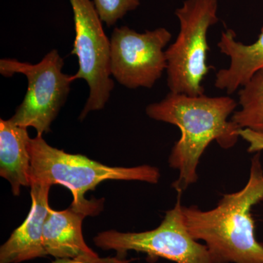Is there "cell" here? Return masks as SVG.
I'll use <instances>...</instances> for the list:
<instances>
[{
    "label": "cell",
    "instance_id": "6da1fadb",
    "mask_svg": "<svg viewBox=\"0 0 263 263\" xmlns=\"http://www.w3.org/2000/svg\"><path fill=\"white\" fill-rule=\"evenodd\" d=\"M238 105L230 97L170 92L159 103L146 107L151 119L174 124L181 131L168 159L170 167L179 171V177L172 184L178 194L197 182L199 162L212 142H217L224 149L236 144L240 128L228 118Z\"/></svg>",
    "mask_w": 263,
    "mask_h": 263
},
{
    "label": "cell",
    "instance_id": "7a4b0ae2",
    "mask_svg": "<svg viewBox=\"0 0 263 263\" xmlns=\"http://www.w3.org/2000/svg\"><path fill=\"white\" fill-rule=\"evenodd\" d=\"M263 200L260 152L251 162L247 184L236 193L224 194L211 210L183 206L185 226L194 239L202 240L213 263H263V245L256 238L254 205Z\"/></svg>",
    "mask_w": 263,
    "mask_h": 263
},
{
    "label": "cell",
    "instance_id": "3957f363",
    "mask_svg": "<svg viewBox=\"0 0 263 263\" xmlns=\"http://www.w3.org/2000/svg\"><path fill=\"white\" fill-rule=\"evenodd\" d=\"M30 179L32 181L60 184L73 197L71 209L86 216L98 215L103 200H88L85 194L107 180L139 181L157 183L158 168L148 164L133 167H110L81 155H70L48 145L42 136L31 139Z\"/></svg>",
    "mask_w": 263,
    "mask_h": 263
},
{
    "label": "cell",
    "instance_id": "277c9868",
    "mask_svg": "<svg viewBox=\"0 0 263 263\" xmlns=\"http://www.w3.org/2000/svg\"><path fill=\"white\" fill-rule=\"evenodd\" d=\"M218 0H186L176 9L180 31L165 51L167 83L171 92L199 96L205 92L202 82L210 71L207 34L219 22Z\"/></svg>",
    "mask_w": 263,
    "mask_h": 263
},
{
    "label": "cell",
    "instance_id": "5b68a950",
    "mask_svg": "<svg viewBox=\"0 0 263 263\" xmlns=\"http://www.w3.org/2000/svg\"><path fill=\"white\" fill-rule=\"evenodd\" d=\"M64 64L63 58L56 49L48 52L37 64L10 58L0 60L2 76L12 77L23 74L28 81L27 93L10 118L12 122L19 127L34 128L37 136L49 133L74 81L72 76L62 72Z\"/></svg>",
    "mask_w": 263,
    "mask_h": 263
},
{
    "label": "cell",
    "instance_id": "8992f818",
    "mask_svg": "<svg viewBox=\"0 0 263 263\" xmlns=\"http://www.w3.org/2000/svg\"><path fill=\"white\" fill-rule=\"evenodd\" d=\"M181 195L178 194L176 205L165 212L155 229L141 233L108 230L95 237V245L116 251L120 259H126L128 252L135 251L146 254L149 262L162 258L175 263H213L206 246L194 239L185 226Z\"/></svg>",
    "mask_w": 263,
    "mask_h": 263
},
{
    "label": "cell",
    "instance_id": "52a82bcc",
    "mask_svg": "<svg viewBox=\"0 0 263 263\" xmlns=\"http://www.w3.org/2000/svg\"><path fill=\"white\" fill-rule=\"evenodd\" d=\"M73 13L76 37L71 54L79 60L74 81L84 79L89 95L79 119L104 108L114 88L110 78V41L103 27L94 3L91 0H70Z\"/></svg>",
    "mask_w": 263,
    "mask_h": 263
},
{
    "label": "cell",
    "instance_id": "ba28073f",
    "mask_svg": "<svg viewBox=\"0 0 263 263\" xmlns=\"http://www.w3.org/2000/svg\"><path fill=\"white\" fill-rule=\"evenodd\" d=\"M172 34L164 27L143 33L116 27L110 37L111 76L128 89H151L167 69L164 48Z\"/></svg>",
    "mask_w": 263,
    "mask_h": 263
},
{
    "label": "cell",
    "instance_id": "9c48e42d",
    "mask_svg": "<svg viewBox=\"0 0 263 263\" xmlns=\"http://www.w3.org/2000/svg\"><path fill=\"white\" fill-rule=\"evenodd\" d=\"M85 214L72 209L48 210L43 228V246L47 255L57 259H73L86 263H130L136 259L101 258L85 243L82 222Z\"/></svg>",
    "mask_w": 263,
    "mask_h": 263
},
{
    "label": "cell",
    "instance_id": "30bf717a",
    "mask_svg": "<svg viewBox=\"0 0 263 263\" xmlns=\"http://www.w3.org/2000/svg\"><path fill=\"white\" fill-rule=\"evenodd\" d=\"M51 186L50 183L31 182L30 211L22 226L0 248V263H19L47 256L43 234L50 209L48 195Z\"/></svg>",
    "mask_w": 263,
    "mask_h": 263
},
{
    "label": "cell",
    "instance_id": "8fae6325",
    "mask_svg": "<svg viewBox=\"0 0 263 263\" xmlns=\"http://www.w3.org/2000/svg\"><path fill=\"white\" fill-rule=\"evenodd\" d=\"M235 38L234 31L227 29L221 32L217 43L219 51L229 57L230 61L228 68L218 71L214 85L229 95L245 86L263 68V26L257 41L252 44H245Z\"/></svg>",
    "mask_w": 263,
    "mask_h": 263
},
{
    "label": "cell",
    "instance_id": "7c38bea8",
    "mask_svg": "<svg viewBox=\"0 0 263 263\" xmlns=\"http://www.w3.org/2000/svg\"><path fill=\"white\" fill-rule=\"evenodd\" d=\"M31 139L27 128L0 119V176L9 181L15 196L22 186H31Z\"/></svg>",
    "mask_w": 263,
    "mask_h": 263
},
{
    "label": "cell",
    "instance_id": "4fadbf2b",
    "mask_svg": "<svg viewBox=\"0 0 263 263\" xmlns=\"http://www.w3.org/2000/svg\"><path fill=\"white\" fill-rule=\"evenodd\" d=\"M238 104L230 120L240 129L263 133V68L240 88Z\"/></svg>",
    "mask_w": 263,
    "mask_h": 263
},
{
    "label": "cell",
    "instance_id": "5bb4252c",
    "mask_svg": "<svg viewBox=\"0 0 263 263\" xmlns=\"http://www.w3.org/2000/svg\"><path fill=\"white\" fill-rule=\"evenodd\" d=\"M93 3L102 22L108 27L114 26L141 4L140 0H93Z\"/></svg>",
    "mask_w": 263,
    "mask_h": 263
},
{
    "label": "cell",
    "instance_id": "9a60e30c",
    "mask_svg": "<svg viewBox=\"0 0 263 263\" xmlns=\"http://www.w3.org/2000/svg\"><path fill=\"white\" fill-rule=\"evenodd\" d=\"M240 138L248 143L249 153H258L263 151V133H257L249 129H240Z\"/></svg>",
    "mask_w": 263,
    "mask_h": 263
},
{
    "label": "cell",
    "instance_id": "2e32d148",
    "mask_svg": "<svg viewBox=\"0 0 263 263\" xmlns=\"http://www.w3.org/2000/svg\"><path fill=\"white\" fill-rule=\"evenodd\" d=\"M51 263H86L82 260L79 259H57L56 260L53 261Z\"/></svg>",
    "mask_w": 263,
    "mask_h": 263
}]
</instances>
